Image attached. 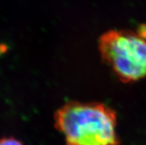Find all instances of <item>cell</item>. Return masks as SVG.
I'll return each mask as SVG.
<instances>
[{"instance_id": "1", "label": "cell", "mask_w": 146, "mask_h": 145, "mask_svg": "<svg viewBox=\"0 0 146 145\" xmlns=\"http://www.w3.org/2000/svg\"><path fill=\"white\" fill-rule=\"evenodd\" d=\"M56 129L65 145H119L114 110L100 102L70 101L54 116Z\"/></svg>"}, {"instance_id": "2", "label": "cell", "mask_w": 146, "mask_h": 145, "mask_svg": "<svg viewBox=\"0 0 146 145\" xmlns=\"http://www.w3.org/2000/svg\"><path fill=\"white\" fill-rule=\"evenodd\" d=\"M103 62L121 81H137L146 77V25L137 32L111 30L99 39Z\"/></svg>"}, {"instance_id": "3", "label": "cell", "mask_w": 146, "mask_h": 145, "mask_svg": "<svg viewBox=\"0 0 146 145\" xmlns=\"http://www.w3.org/2000/svg\"><path fill=\"white\" fill-rule=\"evenodd\" d=\"M0 145H23V144L13 137H5L0 139Z\"/></svg>"}]
</instances>
